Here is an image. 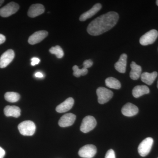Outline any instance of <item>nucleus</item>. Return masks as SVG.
<instances>
[{"label": "nucleus", "mask_w": 158, "mask_h": 158, "mask_svg": "<svg viewBox=\"0 0 158 158\" xmlns=\"http://www.w3.org/2000/svg\"><path fill=\"white\" fill-rule=\"evenodd\" d=\"M118 17V13L114 11H110L100 15L89 24L87 31L92 36L101 35L116 25Z\"/></svg>", "instance_id": "nucleus-1"}, {"label": "nucleus", "mask_w": 158, "mask_h": 158, "mask_svg": "<svg viewBox=\"0 0 158 158\" xmlns=\"http://www.w3.org/2000/svg\"><path fill=\"white\" fill-rule=\"evenodd\" d=\"M19 131L24 136H32L36 131V126L33 121L30 120L23 121L19 124Z\"/></svg>", "instance_id": "nucleus-2"}, {"label": "nucleus", "mask_w": 158, "mask_h": 158, "mask_svg": "<svg viewBox=\"0 0 158 158\" xmlns=\"http://www.w3.org/2000/svg\"><path fill=\"white\" fill-rule=\"evenodd\" d=\"M98 102L104 104L113 98V92L111 90L104 87H99L96 90Z\"/></svg>", "instance_id": "nucleus-3"}, {"label": "nucleus", "mask_w": 158, "mask_h": 158, "mask_svg": "<svg viewBox=\"0 0 158 158\" xmlns=\"http://www.w3.org/2000/svg\"><path fill=\"white\" fill-rule=\"evenodd\" d=\"M96 119L93 116H87L83 119L80 130L82 132L88 133L93 130L96 127Z\"/></svg>", "instance_id": "nucleus-4"}, {"label": "nucleus", "mask_w": 158, "mask_h": 158, "mask_svg": "<svg viewBox=\"0 0 158 158\" xmlns=\"http://www.w3.org/2000/svg\"><path fill=\"white\" fill-rule=\"evenodd\" d=\"M153 139L152 138L144 139L139 144L138 152L139 155L142 157H145L149 154L152 148Z\"/></svg>", "instance_id": "nucleus-5"}, {"label": "nucleus", "mask_w": 158, "mask_h": 158, "mask_svg": "<svg viewBox=\"0 0 158 158\" xmlns=\"http://www.w3.org/2000/svg\"><path fill=\"white\" fill-rule=\"evenodd\" d=\"M19 6L17 3L11 2L0 9V15L3 17H8L16 13Z\"/></svg>", "instance_id": "nucleus-6"}, {"label": "nucleus", "mask_w": 158, "mask_h": 158, "mask_svg": "<svg viewBox=\"0 0 158 158\" xmlns=\"http://www.w3.org/2000/svg\"><path fill=\"white\" fill-rule=\"evenodd\" d=\"M158 36V32L156 30H151L141 36L140 39V43L144 46L152 44L156 41Z\"/></svg>", "instance_id": "nucleus-7"}, {"label": "nucleus", "mask_w": 158, "mask_h": 158, "mask_svg": "<svg viewBox=\"0 0 158 158\" xmlns=\"http://www.w3.org/2000/svg\"><path fill=\"white\" fill-rule=\"evenodd\" d=\"M96 152V146L93 144H87L80 148L78 154L82 158H92L95 155Z\"/></svg>", "instance_id": "nucleus-8"}, {"label": "nucleus", "mask_w": 158, "mask_h": 158, "mask_svg": "<svg viewBox=\"0 0 158 158\" xmlns=\"http://www.w3.org/2000/svg\"><path fill=\"white\" fill-rule=\"evenodd\" d=\"M15 57V52L12 49L6 51L0 57V68H5L10 64Z\"/></svg>", "instance_id": "nucleus-9"}, {"label": "nucleus", "mask_w": 158, "mask_h": 158, "mask_svg": "<svg viewBox=\"0 0 158 158\" xmlns=\"http://www.w3.org/2000/svg\"><path fill=\"white\" fill-rule=\"evenodd\" d=\"M76 116L73 113H69L62 116L59 121V126L62 127H68L73 124Z\"/></svg>", "instance_id": "nucleus-10"}, {"label": "nucleus", "mask_w": 158, "mask_h": 158, "mask_svg": "<svg viewBox=\"0 0 158 158\" xmlns=\"http://www.w3.org/2000/svg\"><path fill=\"white\" fill-rule=\"evenodd\" d=\"M48 34V32L45 31H40L35 32L29 37V43L32 45L39 43L47 37Z\"/></svg>", "instance_id": "nucleus-11"}, {"label": "nucleus", "mask_w": 158, "mask_h": 158, "mask_svg": "<svg viewBox=\"0 0 158 158\" xmlns=\"http://www.w3.org/2000/svg\"><path fill=\"white\" fill-rule=\"evenodd\" d=\"M138 107L131 103H127L122 109L121 112L125 116L131 117L135 116L138 113Z\"/></svg>", "instance_id": "nucleus-12"}, {"label": "nucleus", "mask_w": 158, "mask_h": 158, "mask_svg": "<svg viewBox=\"0 0 158 158\" xmlns=\"http://www.w3.org/2000/svg\"><path fill=\"white\" fill-rule=\"evenodd\" d=\"M74 103V100L72 98H69L65 101L57 106L56 111L58 113H63L69 111L72 109Z\"/></svg>", "instance_id": "nucleus-13"}, {"label": "nucleus", "mask_w": 158, "mask_h": 158, "mask_svg": "<svg viewBox=\"0 0 158 158\" xmlns=\"http://www.w3.org/2000/svg\"><path fill=\"white\" fill-rule=\"evenodd\" d=\"M45 11L44 6L41 4L32 5L29 8L28 15L29 17L34 18L43 14Z\"/></svg>", "instance_id": "nucleus-14"}, {"label": "nucleus", "mask_w": 158, "mask_h": 158, "mask_svg": "<svg viewBox=\"0 0 158 158\" xmlns=\"http://www.w3.org/2000/svg\"><path fill=\"white\" fill-rule=\"evenodd\" d=\"M102 7L101 4L100 3L95 4L91 9L83 13L81 15L80 17V20L81 21H85L88 19L92 17L101 9Z\"/></svg>", "instance_id": "nucleus-15"}, {"label": "nucleus", "mask_w": 158, "mask_h": 158, "mask_svg": "<svg viewBox=\"0 0 158 158\" xmlns=\"http://www.w3.org/2000/svg\"><path fill=\"white\" fill-rule=\"evenodd\" d=\"M127 54H122L118 62L115 63V69L120 73H125L127 63Z\"/></svg>", "instance_id": "nucleus-16"}, {"label": "nucleus", "mask_w": 158, "mask_h": 158, "mask_svg": "<svg viewBox=\"0 0 158 158\" xmlns=\"http://www.w3.org/2000/svg\"><path fill=\"white\" fill-rule=\"evenodd\" d=\"M4 113L7 117H12L18 118L21 115V110L19 107L16 106H6L4 110Z\"/></svg>", "instance_id": "nucleus-17"}, {"label": "nucleus", "mask_w": 158, "mask_h": 158, "mask_svg": "<svg viewBox=\"0 0 158 158\" xmlns=\"http://www.w3.org/2000/svg\"><path fill=\"white\" fill-rule=\"evenodd\" d=\"M131 70L130 73V77L133 80H137L140 78L141 74L142 69L140 65H137L135 62H132L131 64Z\"/></svg>", "instance_id": "nucleus-18"}, {"label": "nucleus", "mask_w": 158, "mask_h": 158, "mask_svg": "<svg viewBox=\"0 0 158 158\" xmlns=\"http://www.w3.org/2000/svg\"><path fill=\"white\" fill-rule=\"evenodd\" d=\"M158 76L156 72H153L152 73L148 72L143 73L141 74V78L142 82L148 85H152Z\"/></svg>", "instance_id": "nucleus-19"}, {"label": "nucleus", "mask_w": 158, "mask_h": 158, "mask_svg": "<svg viewBox=\"0 0 158 158\" xmlns=\"http://www.w3.org/2000/svg\"><path fill=\"white\" fill-rule=\"evenodd\" d=\"M149 88L145 85H138L136 86L132 90L133 96L135 98H138L144 94L149 93Z\"/></svg>", "instance_id": "nucleus-20"}, {"label": "nucleus", "mask_w": 158, "mask_h": 158, "mask_svg": "<svg viewBox=\"0 0 158 158\" xmlns=\"http://www.w3.org/2000/svg\"><path fill=\"white\" fill-rule=\"evenodd\" d=\"M105 83L106 86L110 88L115 89H119L121 88V84L117 79L110 77L106 79Z\"/></svg>", "instance_id": "nucleus-21"}, {"label": "nucleus", "mask_w": 158, "mask_h": 158, "mask_svg": "<svg viewBox=\"0 0 158 158\" xmlns=\"http://www.w3.org/2000/svg\"><path fill=\"white\" fill-rule=\"evenodd\" d=\"M20 96L19 94L14 92H6L5 94V98L9 102H16L19 100Z\"/></svg>", "instance_id": "nucleus-22"}, {"label": "nucleus", "mask_w": 158, "mask_h": 158, "mask_svg": "<svg viewBox=\"0 0 158 158\" xmlns=\"http://www.w3.org/2000/svg\"><path fill=\"white\" fill-rule=\"evenodd\" d=\"M51 54H54L56 56L58 59H61L64 56V52L61 47L59 45L52 47L49 50Z\"/></svg>", "instance_id": "nucleus-23"}, {"label": "nucleus", "mask_w": 158, "mask_h": 158, "mask_svg": "<svg viewBox=\"0 0 158 158\" xmlns=\"http://www.w3.org/2000/svg\"><path fill=\"white\" fill-rule=\"evenodd\" d=\"M73 75L76 77H79L81 76H85L88 73V69L83 67V68H79L78 66L75 65L73 67Z\"/></svg>", "instance_id": "nucleus-24"}, {"label": "nucleus", "mask_w": 158, "mask_h": 158, "mask_svg": "<svg viewBox=\"0 0 158 158\" xmlns=\"http://www.w3.org/2000/svg\"><path fill=\"white\" fill-rule=\"evenodd\" d=\"M93 62L92 60L88 59V60H86L84 61L83 65L84 66V68L88 69V68L91 67L93 65Z\"/></svg>", "instance_id": "nucleus-25"}, {"label": "nucleus", "mask_w": 158, "mask_h": 158, "mask_svg": "<svg viewBox=\"0 0 158 158\" xmlns=\"http://www.w3.org/2000/svg\"><path fill=\"white\" fill-rule=\"evenodd\" d=\"M105 158H116L114 151L113 149L109 150L106 154Z\"/></svg>", "instance_id": "nucleus-26"}, {"label": "nucleus", "mask_w": 158, "mask_h": 158, "mask_svg": "<svg viewBox=\"0 0 158 158\" xmlns=\"http://www.w3.org/2000/svg\"><path fill=\"white\" fill-rule=\"evenodd\" d=\"M31 65H33V66L39 64L40 62V60L38 58H35V57L32 58V59H31Z\"/></svg>", "instance_id": "nucleus-27"}, {"label": "nucleus", "mask_w": 158, "mask_h": 158, "mask_svg": "<svg viewBox=\"0 0 158 158\" xmlns=\"http://www.w3.org/2000/svg\"><path fill=\"white\" fill-rule=\"evenodd\" d=\"M6 37L4 35L0 34V44L4 43L6 41Z\"/></svg>", "instance_id": "nucleus-28"}, {"label": "nucleus", "mask_w": 158, "mask_h": 158, "mask_svg": "<svg viewBox=\"0 0 158 158\" xmlns=\"http://www.w3.org/2000/svg\"><path fill=\"white\" fill-rule=\"evenodd\" d=\"M6 155V152L2 147H0V158H3Z\"/></svg>", "instance_id": "nucleus-29"}, {"label": "nucleus", "mask_w": 158, "mask_h": 158, "mask_svg": "<svg viewBox=\"0 0 158 158\" xmlns=\"http://www.w3.org/2000/svg\"><path fill=\"white\" fill-rule=\"evenodd\" d=\"M35 76L38 78H42L43 77V74L40 72H37L35 74Z\"/></svg>", "instance_id": "nucleus-30"}, {"label": "nucleus", "mask_w": 158, "mask_h": 158, "mask_svg": "<svg viewBox=\"0 0 158 158\" xmlns=\"http://www.w3.org/2000/svg\"><path fill=\"white\" fill-rule=\"evenodd\" d=\"M4 1H3V0H0V6H2V4L4 3Z\"/></svg>", "instance_id": "nucleus-31"}, {"label": "nucleus", "mask_w": 158, "mask_h": 158, "mask_svg": "<svg viewBox=\"0 0 158 158\" xmlns=\"http://www.w3.org/2000/svg\"><path fill=\"white\" fill-rule=\"evenodd\" d=\"M156 4H157V6H158V0H157V1H156Z\"/></svg>", "instance_id": "nucleus-32"}, {"label": "nucleus", "mask_w": 158, "mask_h": 158, "mask_svg": "<svg viewBox=\"0 0 158 158\" xmlns=\"http://www.w3.org/2000/svg\"><path fill=\"white\" fill-rule=\"evenodd\" d=\"M157 88H158V83H157Z\"/></svg>", "instance_id": "nucleus-33"}, {"label": "nucleus", "mask_w": 158, "mask_h": 158, "mask_svg": "<svg viewBox=\"0 0 158 158\" xmlns=\"http://www.w3.org/2000/svg\"></svg>", "instance_id": "nucleus-34"}]
</instances>
